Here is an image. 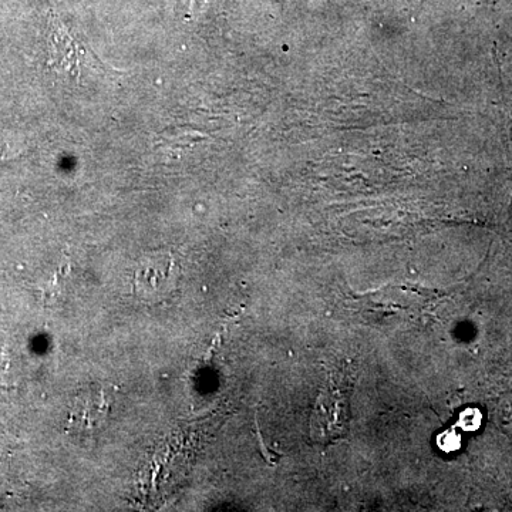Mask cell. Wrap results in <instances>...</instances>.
Returning <instances> with one entry per match:
<instances>
[{
	"instance_id": "1",
	"label": "cell",
	"mask_w": 512,
	"mask_h": 512,
	"mask_svg": "<svg viewBox=\"0 0 512 512\" xmlns=\"http://www.w3.org/2000/svg\"><path fill=\"white\" fill-rule=\"evenodd\" d=\"M349 387L345 380H332L322 390L312 416V437L330 443L345 436L349 426Z\"/></svg>"
},
{
	"instance_id": "2",
	"label": "cell",
	"mask_w": 512,
	"mask_h": 512,
	"mask_svg": "<svg viewBox=\"0 0 512 512\" xmlns=\"http://www.w3.org/2000/svg\"><path fill=\"white\" fill-rule=\"evenodd\" d=\"M177 275V265L170 254L146 256L134 275V288L141 298L157 301L173 291Z\"/></svg>"
},
{
	"instance_id": "3",
	"label": "cell",
	"mask_w": 512,
	"mask_h": 512,
	"mask_svg": "<svg viewBox=\"0 0 512 512\" xmlns=\"http://www.w3.org/2000/svg\"><path fill=\"white\" fill-rule=\"evenodd\" d=\"M202 138L204 137L200 133L191 128H174V130H167L161 134L160 146H167L171 150H183V148L194 146Z\"/></svg>"
},
{
	"instance_id": "4",
	"label": "cell",
	"mask_w": 512,
	"mask_h": 512,
	"mask_svg": "<svg viewBox=\"0 0 512 512\" xmlns=\"http://www.w3.org/2000/svg\"><path fill=\"white\" fill-rule=\"evenodd\" d=\"M481 416L477 410L471 409L467 410L466 413L461 414L460 423L461 426L466 430H474L480 426Z\"/></svg>"
},
{
	"instance_id": "5",
	"label": "cell",
	"mask_w": 512,
	"mask_h": 512,
	"mask_svg": "<svg viewBox=\"0 0 512 512\" xmlns=\"http://www.w3.org/2000/svg\"><path fill=\"white\" fill-rule=\"evenodd\" d=\"M439 443L443 450H456L458 444H460V437H458L456 433H446L444 434V440L440 439Z\"/></svg>"
}]
</instances>
